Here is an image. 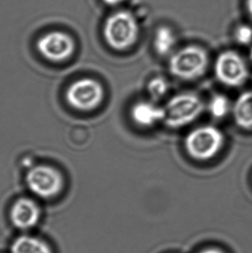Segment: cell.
Listing matches in <instances>:
<instances>
[{"label":"cell","mask_w":252,"mask_h":253,"mask_svg":"<svg viewBox=\"0 0 252 253\" xmlns=\"http://www.w3.org/2000/svg\"><path fill=\"white\" fill-rule=\"evenodd\" d=\"M139 33L138 21L129 10H120L111 14L103 27L106 43L117 51H125L134 46Z\"/></svg>","instance_id":"cell-1"},{"label":"cell","mask_w":252,"mask_h":253,"mask_svg":"<svg viewBox=\"0 0 252 253\" xmlns=\"http://www.w3.org/2000/svg\"><path fill=\"white\" fill-rule=\"evenodd\" d=\"M225 144V136L213 126H202L193 129L185 137L184 147L188 156L198 161L215 158Z\"/></svg>","instance_id":"cell-2"},{"label":"cell","mask_w":252,"mask_h":253,"mask_svg":"<svg viewBox=\"0 0 252 253\" xmlns=\"http://www.w3.org/2000/svg\"><path fill=\"white\" fill-rule=\"evenodd\" d=\"M204 110L202 99L193 92H181L173 96L164 106V122L168 128L187 126L201 116Z\"/></svg>","instance_id":"cell-3"},{"label":"cell","mask_w":252,"mask_h":253,"mask_svg":"<svg viewBox=\"0 0 252 253\" xmlns=\"http://www.w3.org/2000/svg\"><path fill=\"white\" fill-rule=\"evenodd\" d=\"M209 57L204 48L188 45L174 52L169 60V71L178 79L193 81L200 78L208 69Z\"/></svg>","instance_id":"cell-4"},{"label":"cell","mask_w":252,"mask_h":253,"mask_svg":"<svg viewBox=\"0 0 252 253\" xmlns=\"http://www.w3.org/2000/svg\"><path fill=\"white\" fill-rule=\"evenodd\" d=\"M214 74L223 85L238 87L246 83L249 76V69L239 53L225 50L220 53L215 61Z\"/></svg>","instance_id":"cell-5"},{"label":"cell","mask_w":252,"mask_h":253,"mask_svg":"<svg viewBox=\"0 0 252 253\" xmlns=\"http://www.w3.org/2000/svg\"><path fill=\"white\" fill-rule=\"evenodd\" d=\"M104 89L97 81L82 79L73 83L68 89V102L75 109L91 111L100 105Z\"/></svg>","instance_id":"cell-6"},{"label":"cell","mask_w":252,"mask_h":253,"mask_svg":"<svg viewBox=\"0 0 252 253\" xmlns=\"http://www.w3.org/2000/svg\"><path fill=\"white\" fill-rule=\"evenodd\" d=\"M26 181L30 190L41 198L58 195L63 186L62 174L48 166H38L28 172Z\"/></svg>","instance_id":"cell-7"},{"label":"cell","mask_w":252,"mask_h":253,"mask_svg":"<svg viewBox=\"0 0 252 253\" xmlns=\"http://www.w3.org/2000/svg\"><path fill=\"white\" fill-rule=\"evenodd\" d=\"M38 51L43 57L55 62L69 58L75 50V42L62 31H51L43 35L38 42Z\"/></svg>","instance_id":"cell-8"},{"label":"cell","mask_w":252,"mask_h":253,"mask_svg":"<svg viewBox=\"0 0 252 253\" xmlns=\"http://www.w3.org/2000/svg\"><path fill=\"white\" fill-rule=\"evenodd\" d=\"M40 214V209L34 201L20 199L11 208L10 221L17 229L28 231L38 225Z\"/></svg>","instance_id":"cell-9"},{"label":"cell","mask_w":252,"mask_h":253,"mask_svg":"<svg viewBox=\"0 0 252 253\" xmlns=\"http://www.w3.org/2000/svg\"><path fill=\"white\" fill-rule=\"evenodd\" d=\"M130 117L134 123L139 126L145 128L153 126L156 124L164 121V107L150 101H138L131 107Z\"/></svg>","instance_id":"cell-10"},{"label":"cell","mask_w":252,"mask_h":253,"mask_svg":"<svg viewBox=\"0 0 252 253\" xmlns=\"http://www.w3.org/2000/svg\"><path fill=\"white\" fill-rule=\"evenodd\" d=\"M232 115L238 126L252 130V91L241 93L232 107Z\"/></svg>","instance_id":"cell-11"},{"label":"cell","mask_w":252,"mask_h":253,"mask_svg":"<svg viewBox=\"0 0 252 253\" xmlns=\"http://www.w3.org/2000/svg\"><path fill=\"white\" fill-rule=\"evenodd\" d=\"M10 253H53V251L44 240L24 234L14 240L10 247Z\"/></svg>","instance_id":"cell-12"},{"label":"cell","mask_w":252,"mask_h":253,"mask_svg":"<svg viewBox=\"0 0 252 253\" xmlns=\"http://www.w3.org/2000/svg\"><path fill=\"white\" fill-rule=\"evenodd\" d=\"M176 45V36L174 31L166 25L157 28L153 38V48L157 55L166 56L174 51Z\"/></svg>","instance_id":"cell-13"},{"label":"cell","mask_w":252,"mask_h":253,"mask_svg":"<svg viewBox=\"0 0 252 253\" xmlns=\"http://www.w3.org/2000/svg\"><path fill=\"white\" fill-rule=\"evenodd\" d=\"M230 107L227 97L222 94L213 96L208 104V111L215 119H222L226 116L230 111Z\"/></svg>","instance_id":"cell-14"},{"label":"cell","mask_w":252,"mask_h":253,"mask_svg":"<svg viewBox=\"0 0 252 253\" xmlns=\"http://www.w3.org/2000/svg\"><path fill=\"white\" fill-rule=\"evenodd\" d=\"M168 89H169V85L167 80L161 76H157L150 80L147 85V90L149 94L155 100L162 99L163 97L166 95Z\"/></svg>","instance_id":"cell-15"},{"label":"cell","mask_w":252,"mask_h":253,"mask_svg":"<svg viewBox=\"0 0 252 253\" xmlns=\"http://www.w3.org/2000/svg\"><path fill=\"white\" fill-rule=\"evenodd\" d=\"M234 38L240 45H249L252 42V27L249 24H243L236 28Z\"/></svg>","instance_id":"cell-16"},{"label":"cell","mask_w":252,"mask_h":253,"mask_svg":"<svg viewBox=\"0 0 252 253\" xmlns=\"http://www.w3.org/2000/svg\"><path fill=\"white\" fill-rule=\"evenodd\" d=\"M102 1L110 6H117L120 3H124V1H126V0H102Z\"/></svg>","instance_id":"cell-17"},{"label":"cell","mask_w":252,"mask_h":253,"mask_svg":"<svg viewBox=\"0 0 252 253\" xmlns=\"http://www.w3.org/2000/svg\"><path fill=\"white\" fill-rule=\"evenodd\" d=\"M246 10L249 14L250 17L252 20V0H246Z\"/></svg>","instance_id":"cell-18"},{"label":"cell","mask_w":252,"mask_h":253,"mask_svg":"<svg viewBox=\"0 0 252 253\" xmlns=\"http://www.w3.org/2000/svg\"><path fill=\"white\" fill-rule=\"evenodd\" d=\"M200 253H223L221 251L217 250V249H207V250L202 251Z\"/></svg>","instance_id":"cell-19"},{"label":"cell","mask_w":252,"mask_h":253,"mask_svg":"<svg viewBox=\"0 0 252 253\" xmlns=\"http://www.w3.org/2000/svg\"><path fill=\"white\" fill-rule=\"evenodd\" d=\"M250 58H251L252 62V48H251V51H250Z\"/></svg>","instance_id":"cell-20"}]
</instances>
